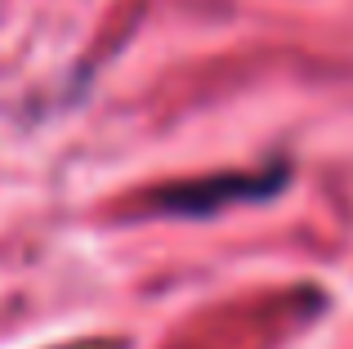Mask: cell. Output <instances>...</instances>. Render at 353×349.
Here are the masks:
<instances>
[{
    "label": "cell",
    "instance_id": "cell-1",
    "mask_svg": "<svg viewBox=\"0 0 353 349\" xmlns=\"http://www.w3.org/2000/svg\"><path fill=\"white\" fill-rule=\"evenodd\" d=\"M291 179L286 161H273L264 170H246V174H215V179H192V183H174V188L157 192L152 210L165 215H215V210L233 206V201H259V197H277Z\"/></svg>",
    "mask_w": 353,
    "mask_h": 349
}]
</instances>
